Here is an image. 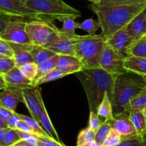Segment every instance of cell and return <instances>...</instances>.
Wrapping results in <instances>:
<instances>
[{
	"instance_id": "1",
	"label": "cell",
	"mask_w": 146,
	"mask_h": 146,
	"mask_svg": "<svg viewBox=\"0 0 146 146\" xmlns=\"http://www.w3.org/2000/svg\"><path fill=\"white\" fill-rule=\"evenodd\" d=\"M146 7V3L135 4H115L92 3L89 8L98 17L101 34L108 38L126 27Z\"/></svg>"
},
{
	"instance_id": "2",
	"label": "cell",
	"mask_w": 146,
	"mask_h": 146,
	"mask_svg": "<svg viewBox=\"0 0 146 146\" xmlns=\"http://www.w3.org/2000/svg\"><path fill=\"white\" fill-rule=\"evenodd\" d=\"M75 74L85 90L90 111L97 113L106 93L112 100L114 84L118 75L107 72L101 67L84 69Z\"/></svg>"
},
{
	"instance_id": "3",
	"label": "cell",
	"mask_w": 146,
	"mask_h": 146,
	"mask_svg": "<svg viewBox=\"0 0 146 146\" xmlns=\"http://www.w3.org/2000/svg\"><path fill=\"white\" fill-rule=\"evenodd\" d=\"M145 90L146 82L140 74L127 72L117 76L111 100L113 115L128 113L130 102Z\"/></svg>"
},
{
	"instance_id": "4",
	"label": "cell",
	"mask_w": 146,
	"mask_h": 146,
	"mask_svg": "<svg viewBox=\"0 0 146 146\" xmlns=\"http://www.w3.org/2000/svg\"><path fill=\"white\" fill-rule=\"evenodd\" d=\"M106 39L102 34L76 35L75 54L79 59L84 69L100 68V60Z\"/></svg>"
},
{
	"instance_id": "5",
	"label": "cell",
	"mask_w": 146,
	"mask_h": 146,
	"mask_svg": "<svg viewBox=\"0 0 146 146\" xmlns=\"http://www.w3.org/2000/svg\"><path fill=\"white\" fill-rule=\"evenodd\" d=\"M29 8L45 16L49 21H64L67 19L80 18L81 11L68 5L64 0H29L25 1Z\"/></svg>"
},
{
	"instance_id": "6",
	"label": "cell",
	"mask_w": 146,
	"mask_h": 146,
	"mask_svg": "<svg viewBox=\"0 0 146 146\" xmlns=\"http://www.w3.org/2000/svg\"><path fill=\"white\" fill-rule=\"evenodd\" d=\"M26 31L32 44L46 47L61 38V31L53 21L31 20L27 21Z\"/></svg>"
},
{
	"instance_id": "7",
	"label": "cell",
	"mask_w": 146,
	"mask_h": 146,
	"mask_svg": "<svg viewBox=\"0 0 146 146\" xmlns=\"http://www.w3.org/2000/svg\"><path fill=\"white\" fill-rule=\"evenodd\" d=\"M0 10L23 19L51 21L43 14L31 9L23 0H0Z\"/></svg>"
},
{
	"instance_id": "8",
	"label": "cell",
	"mask_w": 146,
	"mask_h": 146,
	"mask_svg": "<svg viewBox=\"0 0 146 146\" xmlns=\"http://www.w3.org/2000/svg\"><path fill=\"white\" fill-rule=\"evenodd\" d=\"M28 20L19 19L11 21L5 29L0 34V38L7 42L16 44H31L26 31Z\"/></svg>"
},
{
	"instance_id": "9",
	"label": "cell",
	"mask_w": 146,
	"mask_h": 146,
	"mask_svg": "<svg viewBox=\"0 0 146 146\" xmlns=\"http://www.w3.org/2000/svg\"><path fill=\"white\" fill-rule=\"evenodd\" d=\"M124 60L125 58L106 44L100 60V67L107 72L119 75L128 72L123 67Z\"/></svg>"
},
{
	"instance_id": "10",
	"label": "cell",
	"mask_w": 146,
	"mask_h": 146,
	"mask_svg": "<svg viewBox=\"0 0 146 146\" xmlns=\"http://www.w3.org/2000/svg\"><path fill=\"white\" fill-rule=\"evenodd\" d=\"M136 41L129 35L125 27L106 38L107 44L125 59L131 55V48Z\"/></svg>"
},
{
	"instance_id": "11",
	"label": "cell",
	"mask_w": 146,
	"mask_h": 146,
	"mask_svg": "<svg viewBox=\"0 0 146 146\" xmlns=\"http://www.w3.org/2000/svg\"><path fill=\"white\" fill-rule=\"evenodd\" d=\"M111 128L115 130L123 139L137 135V132L127 113H120L113 115L110 120Z\"/></svg>"
},
{
	"instance_id": "12",
	"label": "cell",
	"mask_w": 146,
	"mask_h": 146,
	"mask_svg": "<svg viewBox=\"0 0 146 146\" xmlns=\"http://www.w3.org/2000/svg\"><path fill=\"white\" fill-rule=\"evenodd\" d=\"M23 102L27 106L31 117L38 123L41 115V88H28L22 90Z\"/></svg>"
},
{
	"instance_id": "13",
	"label": "cell",
	"mask_w": 146,
	"mask_h": 146,
	"mask_svg": "<svg viewBox=\"0 0 146 146\" xmlns=\"http://www.w3.org/2000/svg\"><path fill=\"white\" fill-rule=\"evenodd\" d=\"M22 90L17 87H6L0 92V105L15 111L18 104L23 102Z\"/></svg>"
},
{
	"instance_id": "14",
	"label": "cell",
	"mask_w": 146,
	"mask_h": 146,
	"mask_svg": "<svg viewBox=\"0 0 146 146\" xmlns=\"http://www.w3.org/2000/svg\"><path fill=\"white\" fill-rule=\"evenodd\" d=\"M76 35L68 36L61 31V38L46 48L59 55H74L75 54Z\"/></svg>"
},
{
	"instance_id": "15",
	"label": "cell",
	"mask_w": 146,
	"mask_h": 146,
	"mask_svg": "<svg viewBox=\"0 0 146 146\" xmlns=\"http://www.w3.org/2000/svg\"><path fill=\"white\" fill-rule=\"evenodd\" d=\"M3 76L7 87H17L21 90L34 88L33 82L29 79L27 78L17 67H14Z\"/></svg>"
},
{
	"instance_id": "16",
	"label": "cell",
	"mask_w": 146,
	"mask_h": 146,
	"mask_svg": "<svg viewBox=\"0 0 146 146\" xmlns=\"http://www.w3.org/2000/svg\"><path fill=\"white\" fill-rule=\"evenodd\" d=\"M56 69L63 72L67 75L75 74L84 70L82 63L74 55H59Z\"/></svg>"
},
{
	"instance_id": "17",
	"label": "cell",
	"mask_w": 146,
	"mask_h": 146,
	"mask_svg": "<svg viewBox=\"0 0 146 146\" xmlns=\"http://www.w3.org/2000/svg\"><path fill=\"white\" fill-rule=\"evenodd\" d=\"M130 36L139 40L146 34V7L125 27Z\"/></svg>"
},
{
	"instance_id": "18",
	"label": "cell",
	"mask_w": 146,
	"mask_h": 146,
	"mask_svg": "<svg viewBox=\"0 0 146 146\" xmlns=\"http://www.w3.org/2000/svg\"><path fill=\"white\" fill-rule=\"evenodd\" d=\"M14 52V60L16 67H20L24 64L34 62L32 57L29 51V44H16L8 42Z\"/></svg>"
},
{
	"instance_id": "19",
	"label": "cell",
	"mask_w": 146,
	"mask_h": 146,
	"mask_svg": "<svg viewBox=\"0 0 146 146\" xmlns=\"http://www.w3.org/2000/svg\"><path fill=\"white\" fill-rule=\"evenodd\" d=\"M41 115H40V121L39 124L41 125V127L44 128L46 133L49 135V137L51 139L54 140L55 141L58 142V143H63L61 140H60L58 135L57 133L56 130L54 128V125H53L51 121L49 116H48V112H47L46 108L45 107V104L43 100L42 96L41 97Z\"/></svg>"
},
{
	"instance_id": "20",
	"label": "cell",
	"mask_w": 146,
	"mask_h": 146,
	"mask_svg": "<svg viewBox=\"0 0 146 146\" xmlns=\"http://www.w3.org/2000/svg\"><path fill=\"white\" fill-rule=\"evenodd\" d=\"M123 67L128 72L143 75L146 74V57L130 55L124 60Z\"/></svg>"
},
{
	"instance_id": "21",
	"label": "cell",
	"mask_w": 146,
	"mask_h": 146,
	"mask_svg": "<svg viewBox=\"0 0 146 146\" xmlns=\"http://www.w3.org/2000/svg\"><path fill=\"white\" fill-rule=\"evenodd\" d=\"M29 51L32 57L34 62L37 64H41L43 62L51 58L56 54L46 47L32 44H29Z\"/></svg>"
},
{
	"instance_id": "22",
	"label": "cell",
	"mask_w": 146,
	"mask_h": 146,
	"mask_svg": "<svg viewBox=\"0 0 146 146\" xmlns=\"http://www.w3.org/2000/svg\"><path fill=\"white\" fill-rule=\"evenodd\" d=\"M96 113L102 121V123L110 121L113 117L112 103H111V100L108 97L107 93H106L104 98H103L102 102L98 106Z\"/></svg>"
},
{
	"instance_id": "23",
	"label": "cell",
	"mask_w": 146,
	"mask_h": 146,
	"mask_svg": "<svg viewBox=\"0 0 146 146\" xmlns=\"http://www.w3.org/2000/svg\"><path fill=\"white\" fill-rule=\"evenodd\" d=\"M128 115L137 134L142 136L146 132V119L143 111H131L128 113Z\"/></svg>"
},
{
	"instance_id": "24",
	"label": "cell",
	"mask_w": 146,
	"mask_h": 146,
	"mask_svg": "<svg viewBox=\"0 0 146 146\" xmlns=\"http://www.w3.org/2000/svg\"><path fill=\"white\" fill-rule=\"evenodd\" d=\"M58 57H59V54H56L55 56H54L51 58L48 59V60L43 62L41 64H38V72H37L36 77L33 80V84L35 82H36L38 79L41 78V77H43L49 72L56 69L57 62H58Z\"/></svg>"
},
{
	"instance_id": "25",
	"label": "cell",
	"mask_w": 146,
	"mask_h": 146,
	"mask_svg": "<svg viewBox=\"0 0 146 146\" xmlns=\"http://www.w3.org/2000/svg\"><path fill=\"white\" fill-rule=\"evenodd\" d=\"M16 113H17V115L19 116L20 120H23V121H24L25 123H27V124L31 127V128L32 129L33 131H34V133H35L36 135H37L38 136H41V137L51 138V137H49V135L46 133V131L44 130V128L41 127V125H40L35 119L33 118L32 117H29V116L17 113V112H16Z\"/></svg>"
},
{
	"instance_id": "26",
	"label": "cell",
	"mask_w": 146,
	"mask_h": 146,
	"mask_svg": "<svg viewBox=\"0 0 146 146\" xmlns=\"http://www.w3.org/2000/svg\"><path fill=\"white\" fill-rule=\"evenodd\" d=\"M67 74H65L63 72L60 71V70H57V69H54L52 71L49 72L48 73H47L46 74L44 75L43 77H41V78L38 79L36 82L33 84L34 85V87H38L40 84H42L44 83L54 81V80H58V79H61L62 77H65Z\"/></svg>"
},
{
	"instance_id": "27",
	"label": "cell",
	"mask_w": 146,
	"mask_h": 146,
	"mask_svg": "<svg viewBox=\"0 0 146 146\" xmlns=\"http://www.w3.org/2000/svg\"><path fill=\"white\" fill-rule=\"evenodd\" d=\"M146 109V90L135 97L130 102L128 113L131 111H143Z\"/></svg>"
},
{
	"instance_id": "28",
	"label": "cell",
	"mask_w": 146,
	"mask_h": 146,
	"mask_svg": "<svg viewBox=\"0 0 146 146\" xmlns=\"http://www.w3.org/2000/svg\"><path fill=\"white\" fill-rule=\"evenodd\" d=\"M20 140H21V139L17 130L8 128L0 142V146H12Z\"/></svg>"
},
{
	"instance_id": "29",
	"label": "cell",
	"mask_w": 146,
	"mask_h": 146,
	"mask_svg": "<svg viewBox=\"0 0 146 146\" xmlns=\"http://www.w3.org/2000/svg\"><path fill=\"white\" fill-rule=\"evenodd\" d=\"M131 55L146 57V34L135 42L131 48Z\"/></svg>"
},
{
	"instance_id": "30",
	"label": "cell",
	"mask_w": 146,
	"mask_h": 146,
	"mask_svg": "<svg viewBox=\"0 0 146 146\" xmlns=\"http://www.w3.org/2000/svg\"><path fill=\"white\" fill-rule=\"evenodd\" d=\"M96 140V132L89 127L84 129L78 134L77 137L76 146H81L88 142L94 141Z\"/></svg>"
},
{
	"instance_id": "31",
	"label": "cell",
	"mask_w": 146,
	"mask_h": 146,
	"mask_svg": "<svg viewBox=\"0 0 146 146\" xmlns=\"http://www.w3.org/2000/svg\"><path fill=\"white\" fill-rule=\"evenodd\" d=\"M20 71L27 78L29 79L33 82V80L36 77L37 72H38V64L35 62H29L19 67Z\"/></svg>"
},
{
	"instance_id": "32",
	"label": "cell",
	"mask_w": 146,
	"mask_h": 146,
	"mask_svg": "<svg viewBox=\"0 0 146 146\" xmlns=\"http://www.w3.org/2000/svg\"><path fill=\"white\" fill-rule=\"evenodd\" d=\"M111 126L109 121L104 122L101 127L96 132V141L99 144L103 145L111 130Z\"/></svg>"
},
{
	"instance_id": "33",
	"label": "cell",
	"mask_w": 146,
	"mask_h": 146,
	"mask_svg": "<svg viewBox=\"0 0 146 146\" xmlns=\"http://www.w3.org/2000/svg\"><path fill=\"white\" fill-rule=\"evenodd\" d=\"M100 28V25L98 21L93 19L89 18L84 20L83 22L79 23L78 29L86 31L88 33V34H95L97 30Z\"/></svg>"
},
{
	"instance_id": "34",
	"label": "cell",
	"mask_w": 146,
	"mask_h": 146,
	"mask_svg": "<svg viewBox=\"0 0 146 146\" xmlns=\"http://www.w3.org/2000/svg\"><path fill=\"white\" fill-rule=\"evenodd\" d=\"M79 23L72 19H67L63 21V27L61 31L68 36L76 35V29H78Z\"/></svg>"
},
{
	"instance_id": "35",
	"label": "cell",
	"mask_w": 146,
	"mask_h": 146,
	"mask_svg": "<svg viewBox=\"0 0 146 146\" xmlns=\"http://www.w3.org/2000/svg\"><path fill=\"white\" fill-rule=\"evenodd\" d=\"M19 19H23L21 17H17V16L13 15V14H9V13L0 10V34L4 31L11 21L14 20ZM27 20V19H26Z\"/></svg>"
},
{
	"instance_id": "36",
	"label": "cell",
	"mask_w": 146,
	"mask_h": 146,
	"mask_svg": "<svg viewBox=\"0 0 146 146\" xmlns=\"http://www.w3.org/2000/svg\"><path fill=\"white\" fill-rule=\"evenodd\" d=\"M116 146H146L142 136L138 135L128 138L122 139V141Z\"/></svg>"
},
{
	"instance_id": "37",
	"label": "cell",
	"mask_w": 146,
	"mask_h": 146,
	"mask_svg": "<svg viewBox=\"0 0 146 146\" xmlns=\"http://www.w3.org/2000/svg\"><path fill=\"white\" fill-rule=\"evenodd\" d=\"M16 67L15 61L11 57H4L0 59V74L4 75L6 73Z\"/></svg>"
},
{
	"instance_id": "38",
	"label": "cell",
	"mask_w": 146,
	"mask_h": 146,
	"mask_svg": "<svg viewBox=\"0 0 146 146\" xmlns=\"http://www.w3.org/2000/svg\"><path fill=\"white\" fill-rule=\"evenodd\" d=\"M122 139L115 130L111 129L102 146H116L122 141Z\"/></svg>"
},
{
	"instance_id": "39",
	"label": "cell",
	"mask_w": 146,
	"mask_h": 146,
	"mask_svg": "<svg viewBox=\"0 0 146 146\" xmlns=\"http://www.w3.org/2000/svg\"><path fill=\"white\" fill-rule=\"evenodd\" d=\"M102 121L101 120L100 117L97 115L96 113L90 111L89 119H88V127L91 128V130L96 132L99 129L101 125H102Z\"/></svg>"
},
{
	"instance_id": "40",
	"label": "cell",
	"mask_w": 146,
	"mask_h": 146,
	"mask_svg": "<svg viewBox=\"0 0 146 146\" xmlns=\"http://www.w3.org/2000/svg\"><path fill=\"white\" fill-rule=\"evenodd\" d=\"M36 137L38 146H65L63 143H58L53 139L41 137L37 135H36Z\"/></svg>"
},
{
	"instance_id": "41",
	"label": "cell",
	"mask_w": 146,
	"mask_h": 146,
	"mask_svg": "<svg viewBox=\"0 0 146 146\" xmlns=\"http://www.w3.org/2000/svg\"><path fill=\"white\" fill-rule=\"evenodd\" d=\"M98 3L115 4H135L146 3V0H101Z\"/></svg>"
},
{
	"instance_id": "42",
	"label": "cell",
	"mask_w": 146,
	"mask_h": 146,
	"mask_svg": "<svg viewBox=\"0 0 146 146\" xmlns=\"http://www.w3.org/2000/svg\"><path fill=\"white\" fill-rule=\"evenodd\" d=\"M0 54L7 57H11V58L14 57V52L9 43L1 38H0Z\"/></svg>"
},
{
	"instance_id": "43",
	"label": "cell",
	"mask_w": 146,
	"mask_h": 146,
	"mask_svg": "<svg viewBox=\"0 0 146 146\" xmlns=\"http://www.w3.org/2000/svg\"><path fill=\"white\" fill-rule=\"evenodd\" d=\"M14 112V111H11V110L0 105V118H1V120H2L4 124L7 125V122L9 120L10 117L12 115Z\"/></svg>"
},
{
	"instance_id": "44",
	"label": "cell",
	"mask_w": 146,
	"mask_h": 146,
	"mask_svg": "<svg viewBox=\"0 0 146 146\" xmlns=\"http://www.w3.org/2000/svg\"><path fill=\"white\" fill-rule=\"evenodd\" d=\"M20 121V118L19 117V116L17 115L16 111H14L12 115L10 117L9 120L7 122V127L8 128L10 129H14L16 130L17 129V126L18 125L19 122Z\"/></svg>"
},
{
	"instance_id": "45",
	"label": "cell",
	"mask_w": 146,
	"mask_h": 146,
	"mask_svg": "<svg viewBox=\"0 0 146 146\" xmlns=\"http://www.w3.org/2000/svg\"><path fill=\"white\" fill-rule=\"evenodd\" d=\"M16 130L24 132V133H29V134H35V133H34V131H33L32 129L31 128V127H30L27 123H25V122L23 121V120H20V121L19 122Z\"/></svg>"
},
{
	"instance_id": "46",
	"label": "cell",
	"mask_w": 146,
	"mask_h": 146,
	"mask_svg": "<svg viewBox=\"0 0 146 146\" xmlns=\"http://www.w3.org/2000/svg\"><path fill=\"white\" fill-rule=\"evenodd\" d=\"M12 146H38V145H37L32 144V143H29V142L27 141V140H21Z\"/></svg>"
},
{
	"instance_id": "47",
	"label": "cell",
	"mask_w": 146,
	"mask_h": 146,
	"mask_svg": "<svg viewBox=\"0 0 146 146\" xmlns=\"http://www.w3.org/2000/svg\"><path fill=\"white\" fill-rule=\"evenodd\" d=\"M7 87V83H6L5 80L4 78V76L0 74V90H3Z\"/></svg>"
},
{
	"instance_id": "48",
	"label": "cell",
	"mask_w": 146,
	"mask_h": 146,
	"mask_svg": "<svg viewBox=\"0 0 146 146\" xmlns=\"http://www.w3.org/2000/svg\"><path fill=\"white\" fill-rule=\"evenodd\" d=\"M81 146H102V145L99 144V143H97L96 140H94V141L88 142V143H85V144Z\"/></svg>"
},
{
	"instance_id": "49",
	"label": "cell",
	"mask_w": 146,
	"mask_h": 146,
	"mask_svg": "<svg viewBox=\"0 0 146 146\" xmlns=\"http://www.w3.org/2000/svg\"><path fill=\"white\" fill-rule=\"evenodd\" d=\"M7 130H8V128L0 129V142H1V140H2L3 137H4V135H5L6 132L7 131Z\"/></svg>"
},
{
	"instance_id": "50",
	"label": "cell",
	"mask_w": 146,
	"mask_h": 146,
	"mask_svg": "<svg viewBox=\"0 0 146 146\" xmlns=\"http://www.w3.org/2000/svg\"><path fill=\"white\" fill-rule=\"evenodd\" d=\"M3 128H8V127H7V125L4 124V123H3V121L1 120V118H0V129Z\"/></svg>"
},
{
	"instance_id": "51",
	"label": "cell",
	"mask_w": 146,
	"mask_h": 146,
	"mask_svg": "<svg viewBox=\"0 0 146 146\" xmlns=\"http://www.w3.org/2000/svg\"><path fill=\"white\" fill-rule=\"evenodd\" d=\"M142 137H143V140H144V142H145V143L146 144V132H145V133H144Z\"/></svg>"
},
{
	"instance_id": "52",
	"label": "cell",
	"mask_w": 146,
	"mask_h": 146,
	"mask_svg": "<svg viewBox=\"0 0 146 146\" xmlns=\"http://www.w3.org/2000/svg\"><path fill=\"white\" fill-rule=\"evenodd\" d=\"M88 1H91L92 3H98V2H99L101 0H88Z\"/></svg>"
},
{
	"instance_id": "53",
	"label": "cell",
	"mask_w": 146,
	"mask_h": 146,
	"mask_svg": "<svg viewBox=\"0 0 146 146\" xmlns=\"http://www.w3.org/2000/svg\"><path fill=\"white\" fill-rule=\"evenodd\" d=\"M4 57H6V56L3 55V54H0V59H1V58H4Z\"/></svg>"
},
{
	"instance_id": "54",
	"label": "cell",
	"mask_w": 146,
	"mask_h": 146,
	"mask_svg": "<svg viewBox=\"0 0 146 146\" xmlns=\"http://www.w3.org/2000/svg\"><path fill=\"white\" fill-rule=\"evenodd\" d=\"M143 77V79L144 80H145V82H146V74H143V75H141Z\"/></svg>"
},
{
	"instance_id": "55",
	"label": "cell",
	"mask_w": 146,
	"mask_h": 146,
	"mask_svg": "<svg viewBox=\"0 0 146 146\" xmlns=\"http://www.w3.org/2000/svg\"><path fill=\"white\" fill-rule=\"evenodd\" d=\"M143 113L144 115H145V119H146V109H145V110H144L143 111Z\"/></svg>"
},
{
	"instance_id": "56",
	"label": "cell",
	"mask_w": 146,
	"mask_h": 146,
	"mask_svg": "<svg viewBox=\"0 0 146 146\" xmlns=\"http://www.w3.org/2000/svg\"><path fill=\"white\" fill-rule=\"evenodd\" d=\"M23 1H29V0H23Z\"/></svg>"
}]
</instances>
